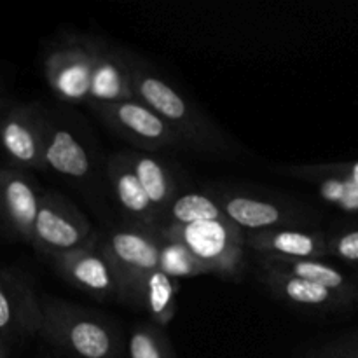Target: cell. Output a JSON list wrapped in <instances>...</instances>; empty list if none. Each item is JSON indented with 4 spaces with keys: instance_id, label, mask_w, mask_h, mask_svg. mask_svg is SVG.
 Here are the masks:
<instances>
[{
    "instance_id": "obj_1",
    "label": "cell",
    "mask_w": 358,
    "mask_h": 358,
    "mask_svg": "<svg viewBox=\"0 0 358 358\" xmlns=\"http://www.w3.org/2000/svg\"><path fill=\"white\" fill-rule=\"evenodd\" d=\"M129 70L135 96L177 131L184 140L185 149L206 156L233 152L234 145L224 129L149 59L129 51Z\"/></svg>"
},
{
    "instance_id": "obj_2",
    "label": "cell",
    "mask_w": 358,
    "mask_h": 358,
    "mask_svg": "<svg viewBox=\"0 0 358 358\" xmlns=\"http://www.w3.org/2000/svg\"><path fill=\"white\" fill-rule=\"evenodd\" d=\"M38 334L72 358H121L122 339L108 318L62 299H42Z\"/></svg>"
},
{
    "instance_id": "obj_3",
    "label": "cell",
    "mask_w": 358,
    "mask_h": 358,
    "mask_svg": "<svg viewBox=\"0 0 358 358\" xmlns=\"http://www.w3.org/2000/svg\"><path fill=\"white\" fill-rule=\"evenodd\" d=\"M44 163L63 180L79 191L98 192L105 182V161L98 154L96 142L83 124L45 112Z\"/></svg>"
},
{
    "instance_id": "obj_4",
    "label": "cell",
    "mask_w": 358,
    "mask_h": 358,
    "mask_svg": "<svg viewBox=\"0 0 358 358\" xmlns=\"http://www.w3.org/2000/svg\"><path fill=\"white\" fill-rule=\"evenodd\" d=\"M157 233L168 240L185 245L205 266L208 275L236 278L243 269L247 233L229 219L189 226H161Z\"/></svg>"
},
{
    "instance_id": "obj_5",
    "label": "cell",
    "mask_w": 358,
    "mask_h": 358,
    "mask_svg": "<svg viewBox=\"0 0 358 358\" xmlns=\"http://www.w3.org/2000/svg\"><path fill=\"white\" fill-rule=\"evenodd\" d=\"M101 247L122 285L124 304L142 308L143 285L159 269V234L156 229L124 224L101 234Z\"/></svg>"
},
{
    "instance_id": "obj_6",
    "label": "cell",
    "mask_w": 358,
    "mask_h": 358,
    "mask_svg": "<svg viewBox=\"0 0 358 358\" xmlns=\"http://www.w3.org/2000/svg\"><path fill=\"white\" fill-rule=\"evenodd\" d=\"M86 107L107 129L135 147V150L150 154L170 149L185 150L184 140L177 131L138 98L114 103H90Z\"/></svg>"
},
{
    "instance_id": "obj_7",
    "label": "cell",
    "mask_w": 358,
    "mask_h": 358,
    "mask_svg": "<svg viewBox=\"0 0 358 358\" xmlns=\"http://www.w3.org/2000/svg\"><path fill=\"white\" fill-rule=\"evenodd\" d=\"M98 38L93 35H70L45 56V80L52 94L63 103L87 105Z\"/></svg>"
},
{
    "instance_id": "obj_8",
    "label": "cell",
    "mask_w": 358,
    "mask_h": 358,
    "mask_svg": "<svg viewBox=\"0 0 358 358\" xmlns=\"http://www.w3.org/2000/svg\"><path fill=\"white\" fill-rule=\"evenodd\" d=\"M96 231L69 198L59 192H42L41 208L35 220L31 247L49 261L86 245Z\"/></svg>"
},
{
    "instance_id": "obj_9",
    "label": "cell",
    "mask_w": 358,
    "mask_h": 358,
    "mask_svg": "<svg viewBox=\"0 0 358 358\" xmlns=\"http://www.w3.org/2000/svg\"><path fill=\"white\" fill-rule=\"evenodd\" d=\"M49 262L66 283L86 296L100 303L124 304L121 280L101 247L100 233H94V236L83 247L58 255Z\"/></svg>"
},
{
    "instance_id": "obj_10",
    "label": "cell",
    "mask_w": 358,
    "mask_h": 358,
    "mask_svg": "<svg viewBox=\"0 0 358 358\" xmlns=\"http://www.w3.org/2000/svg\"><path fill=\"white\" fill-rule=\"evenodd\" d=\"M215 196L222 206L224 215L245 233L278 227H299L310 220V210L294 201L245 194L238 191H217Z\"/></svg>"
},
{
    "instance_id": "obj_11",
    "label": "cell",
    "mask_w": 358,
    "mask_h": 358,
    "mask_svg": "<svg viewBox=\"0 0 358 358\" xmlns=\"http://www.w3.org/2000/svg\"><path fill=\"white\" fill-rule=\"evenodd\" d=\"M45 112L35 105H14L0 117V147L16 166L45 171Z\"/></svg>"
},
{
    "instance_id": "obj_12",
    "label": "cell",
    "mask_w": 358,
    "mask_h": 358,
    "mask_svg": "<svg viewBox=\"0 0 358 358\" xmlns=\"http://www.w3.org/2000/svg\"><path fill=\"white\" fill-rule=\"evenodd\" d=\"M105 182L112 198L129 224L157 229L163 226V213L154 206L143 191L128 152H112L105 159Z\"/></svg>"
},
{
    "instance_id": "obj_13",
    "label": "cell",
    "mask_w": 358,
    "mask_h": 358,
    "mask_svg": "<svg viewBox=\"0 0 358 358\" xmlns=\"http://www.w3.org/2000/svg\"><path fill=\"white\" fill-rule=\"evenodd\" d=\"M42 301L23 276L0 271V338L23 339L41 332Z\"/></svg>"
},
{
    "instance_id": "obj_14",
    "label": "cell",
    "mask_w": 358,
    "mask_h": 358,
    "mask_svg": "<svg viewBox=\"0 0 358 358\" xmlns=\"http://www.w3.org/2000/svg\"><path fill=\"white\" fill-rule=\"evenodd\" d=\"M41 201L34 178L16 168H0V219L14 236L31 243Z\"/></svg>"
},
{
    "instance_id": "obj_15",
    "label": "cell",
    "mask_w": 358,
    "mask_h": 358,
    "mask_svg": "<svg viewBox=\"0 0 358 358\" xmlns=\"http://www.w3.org/2000/svg\"><path fill=\"white\" fill-rule=\"evenodd\" d=\"M133 98L136 96L131 86L129 51L100 37L87 105L114 103Z\"/></svg>"
},
{
    "instance_id": "obj_16",
    "label": "cell",
    "mask_w": 358,
    "mask_h": 358,
    "mask_svg": "<svg viewBox=\"0 0 358 358\" xmlns=\"http://www.w3.org/2000/svg\"><path fill=\"white\" fill-rule=\"evenodd\" d=\"M247 248L261 257L324 259L329 255V234L301 227L252 231L247 233Z\"/></svg>"
},
{
    "instance_id": "obj_17",
    "label": "cell",
    "mask_w": 358,
    "mask_h": 358,
    "mask_svg": "<svg viewBox=\"0 0 358 358\" xmlns=\"http://www.w3.org/2000/svg\"><path fill=\"white\" fill-rule=\"evenodd\" d=\"M259 280L276 299L292 304V306L313 308V310H343V308L357 304L348 297L325 289L318 283L273 271V269L259 268Z\"/></svg>"
},
{
    "instance_id": "obj_18",
    "label": "cell",
    "mask_w": 358,
    "mask_h": 358,
    "mask_svg": "<svg viewBox=\"0 0 358 358\" xmlns=\"http://www.w3.org/2000/svg\"><path fill=\"white\" fill-rule=\"evenodd\" d=\"M259 268L273 269V271L285 273V275L296 276V278L318 283L325 289H331L341 296L348 297L353 303H358L357 283L348 275H345L341 269L327 264L322 259H287L264 255L259 261Z\"/></svg>"
},
{
    "instance_id": "obj_19",
    "label": "cell",
    "mask_w": 358,
    "mask_h": 358,
    "mask_svg": "<svg viewBox=\"0 0 358 358\" xmlns=\"http://www.w3.org/2000/svg\"><path fill=\"white\" fill-rule=\"evenodd\" d=\"M283 175L313 185L318 198L343 212H358V184L341 175L329 173L320 164L280 168Z\"/></svg>"
},
{
    "instance_id": "obj_20",
    "label": "cell",
    "mask_w": 358,
    "mask_h": 358,
    "mask_svg": "<svg viewBox=\"0 0 358 358\" xmlns=\"http://www.w3.org/2000/svg\"><path fill=\"white\" fill-rule=\"evenodd\" d=\"M126 152L131 159L133 170H135L143 191L154 203V206L163 213L164 220V210L180 194V185L175 178L173 171L168 168L164 161L152 156L150 152H142V150H126Z\"/></svg>"
},
{
    "instance_id": "obj_21",
    "label": "cell",
    "mask_w": 358,
    "mask_h": 358,
    "mask_svg": "<svg viewBox=\"0 0 358 358\" xmlns=\"http://www.w3.org/2000/svg\"><path fill=\"white\" fill-rule=\"evenodd\" d=\"M227 219L215 192L189 191L180 192L164 210L163 226H189V224L213 222Z\"/></svg>"
},
{
    "instance_id": "obj_22",
    "label": "cell",
    "mask_w": 358,
    "mask_h": 358,
    "mask_svg": "<svg viewBox=\"0 0 358 358\" xmlns=\"http://www.w3.org/2000/svg\"><path fill=\"white\" fill-rule=\"evenodd\" d=\"M178 282L161 269L150 273L145 278L142 297V310L147 311L150 322L168 329L177 313Z\"/></svg>"
},
{
    "instance_id": "obj_23",
    "label": "cell",
    "mask_w": 358,
    "mask_h": 358,
    "mask_svg": "<svg viewBox=\"0 0 358 358\" xmlns=\"http://www.w3.org/2000/svg\"><path fill=\"white\" fill-rule=\"evenodd\" d=\"M128 358H177L168 338L166 329L152 322H138L133 325L126 343Z\"/></svg>"
},
{
    "instance_id": "obj_24",
    "label": "cell",
    "mask_w": 358,
    "mask_h": 358,
    "mask_svg": "<svg viewBox=\"0 0 358 358\" xmlns=\"http://www.w3.org/2000/svg\"><path fill=\"white\" fill-rule=\"evenodd\" d=\"M159 234V233H157ZM159 269L175 280L208 275L205 266L191 254L185 245L159 234Z\"/></svg>"
},
{
    "instance_id": "obj_25",
    "label": "cell",
    "mask_w": 358,
    "mask_h": 358,
    "mask_svg": "<svg viewBox=\"0 0 358 358\" xmlns=\"http://www.w3.org/2000/svg\"><path fill=\"white\" fill-rule=\"evenodd\" d=\"M329 255L358 266V226H350L329 234Z\"/></svg>"
},
{
    "instance_id": "obj_26",
    "label": "cell",
    "mask_w": 358,
    "mask_h": 358,
    "mask_svg": "<svg viewBox=\"0 0 358 358\" xmlns=\"http://www.w3.org/2000/svg\"><path fill=\"white\" fill-rule=\"evenodd\" d=\"M325 171L329 173L341 175V177L350 178V180L358 184V161H346V163H327L320 164Z\"/></svg>"
},
{
    "instance_id": "obj_27",
    "label": "cell",
    "mask_w": 358,
    "mask_h": 358,
    "mask_svg": "<svg viewBox=\"0 0 358 358\" xmlns=\"http://www.w3.org/2000/svg\"><path fill=\"white\" fill-rule=\"evenodd\" d=\"M336 358H358V346H346V348H341Z\"/></svg>"
},
{
    "instance_id": "obj_28",
    "label": "cell",
    "mask_w": 358,
    "mask_h": 358,
    "mask_svg": "<svg viewBox=\"0 0 358 358\" xmlns=\"http://www.w3.org/2000/svg\"><path fill=\"white\" fill-rule=\"evenodd\" d=\"M0 358H9V353H7L6 339L0 338Z\"/></svg>"
}]
</instances>
